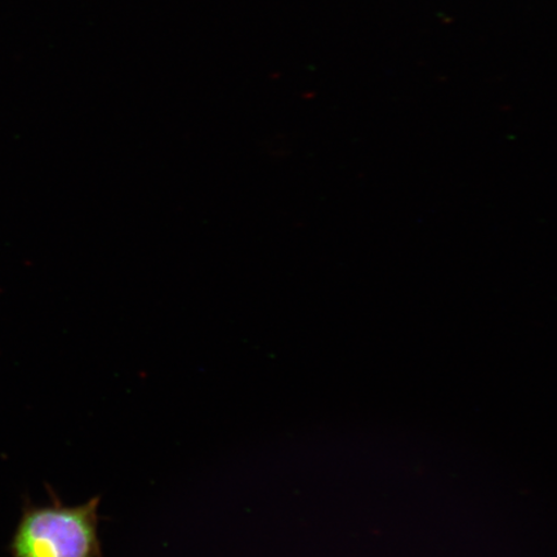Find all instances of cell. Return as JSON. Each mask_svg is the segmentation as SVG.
<instances>
[{
    "instance_id": "6da1fadb",
    "label": "cell",
    "mask_w": 557,
    "mask_h": 557,
    "mask_svg": "<svg viewBox=\"0 0 557 557\" xmlns=\"http://www.w3.org/2000/svg\"><path fill=\"white\" fill-rule=\"evenodd\" d=\"M100 497L87 504L32 508L12 541L13 557H100Z\"/></svg>"
}]
</instances>
